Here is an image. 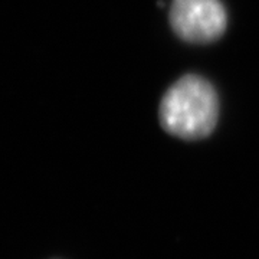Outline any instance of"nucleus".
<instances>
[{
	"label": "nucleus",
	"instance_id": "nucleus-1",
	"mask_svg": "<svg viewBox=\"0 0 259 259\" xmlns=\"http://www.w3.org/2000/svg\"><path fill=\"white\" fill-rule=\"evenodd\" d=\"M158 118L171 136L183 140L204 139L218 124V94L202 76L185 75L164 94Z\"/></svg>",
	"mask_w": 259,
	"mask_h": 259
},
{
	"label": "nucleus",
	"instance_id": "nucleus-2",
	"mask_svg": "<svg viewBox=\"0 0 259 259\" xmlns=\"http://www.w3.org/2000/svg\"><path fill=\"white\" fill-rule=\"evenodd\" d=\"M168 16L175 33L189 44H210L228 25L221 0H173Z\"/></svg>",
	"mask_w": 259,
	"mask_h": 259
}]
</instances>
